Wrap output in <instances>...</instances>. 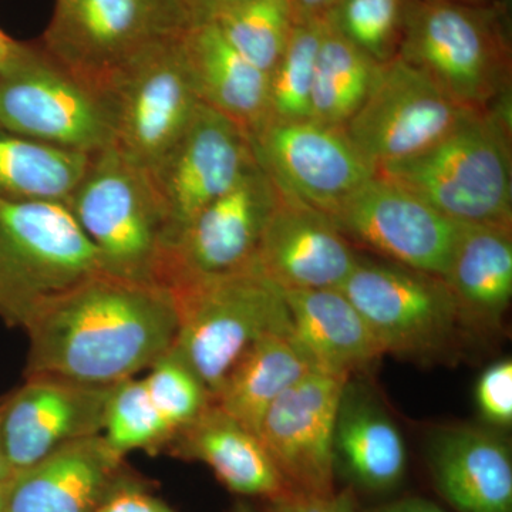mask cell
<instances>
[{
    "label": "cell",
    "mask_w": 512,
    "mask_h": 512,
    "mask_svg": "<svg viewBox=\"0 0 512 512\" xmlns=\"http://www.w3.org/2000/svg\"><path fill=\"white\" fill-rule=\"evenodd\" d=\"M113 386L26 377L20 389L3 399L2 439L12 473L74 441L100 436Z\"/></svg>",
    "instance_id": "e0dca14e"
},
{
    "label": "cell",
    "mask_w": 512,
    "mask_h": 512,
    "mask_svg": "<svg viewBox=\"0 0 512 512\" xmlns=\"http://www.w3.org/2000/svg\"><path fill=\"white\" fill-rule=\"evenodd\" d=\"M365 512H446L439 505L419 497H407L392 503L377 505Z\"/></svg>",
    "instance_id": "f35d334b"
},
{
    "label": "cell",
    "mask_w": 512,
    "mask_h": 512,
    "mask_svg": "<svg viewBox=\"0 0 512 512\" xmlns=\"http://www.w3.org/2000/svg\"><path fill=\"white\" fill-rule=\"evenodd\" d=\"M192 25L187 0H56L42 46L103 92L124 64Z\"/></svg>",
    "instance_id": "ba28073f"
},
{
    "label": "cell",
    "mask_w": 512,
    "mask_h": 512,
    "mask_svg": "<svg viewBox=\"0 0 512 512\" xmlns=\"http://www.w3.org/2000/svg\"><path fill=\"white\" fill-rule=\"evenodd\" d=\"M443 279L460 325L500 328L512 298V227L460 225Z\"/></svg>",
    "instance_id": "cb8c5ba5"
},
{
    "label": "cell",
    "mask_w": 512,
    "mask_h": 512,
    "mask_svg": "<svg viewBox=\"0 0 512 512\" xmlns=\"http://www.w3.org/2000/svg\"><path fill=\"white\" fill-rule=\"evenodd\" d=\"M173 436L174 431L154 406L143 379L130 377L114 384L101 437L117 456L124 458L136 450H161Z\"/></svg>",
    "instance_id": "4dcf8cb0"
},
{
    "label": "cell",
    "mask_w": 512,
    "mask_h": 512,
    "mask_svg": "<svg viewBox=\"0 0 512 512\" xmlns=\"http://www.w3.org/2000/svg\"><path fill=\"white\" fill-rule=\"evenodd\" d=\"M329 218L349 242L440 278L446 274L460 228L413 191L377 174Z\"/></svg>",
    "instance_id": "5bb4252c"
},
{
    "label": "cell",
    "mask_w": 512,
    "mask_h": 512,
    "mask_svg": "<svg viewBox=\"0 0 512 512\" xmlns=\"http://www.w3.org/2000/svg\"><path fill=\"white\" fill-rule=\"evenodd\" d=\"M92 156L0 127V197L66 204Z\"/></svg>",
    "instance_id": "4316f807"
},
{
    "label": "cell",
    "mask_w": 512,
    "mask_h": 512,
    "mask_svg": "<svg viewBox=\"0 0 512 512\" xmlns=\"http://www.w3.org/2000/svg\"><path fill=\"white\" fill-rule=\"evenodd\" d=\"M249 140L256 163L279 191L326 215L376 175L340 127L266 120Z\"/></svg>",
    "instance_id": "4fadbf2b"
},
{
    "label": "cell",
    "mask_w": 512,
    "mask_h": 512,
    "mask_svg": "<svg viewBox=\"0 0 512 512\" xmlns=\"http://www.w3.org/2000/svg\"><path fill=\"white\" fill-rule=\"evenodd\" d=\"M454 2L473 3V5H485V3L495 2V0H454Z\"/></svg>",
    "instance_id": "7bdbcfd3"
},
{
    "label": "cell",
    "mask_w": 512,
    "mask_h": 512,
    "mask_svg": "<svg viewBox=\"0 0 512 512\" xmlns=\"http://www.w3.org/2000/svg\"><path fill=\"white\" fill-rule=\"evenodd\" d=\"M326 19L293 23L281 59L269 73L266 120H311L313 77ZM262 121V123H264Z\"/></svg>",
    "instance_id": "f1b7e54d"
},
{
    "label": "cell",
    "mask_w": 512,
    "mask_h": 512,
    "mask_svg": "<svg viewBox=\"0 0 512 512\" xmlns=\"http://www.w3.org/2000/svg\"><path fill=\"white\" fill-rule=\"evenodd\" d=\"M8 481H3V483H0V512H5V500L6 490H8Z\"/></svg>",
    "instance_id": "b9f144b4"
},
{
    "label": "cell",
    "mask_w": 512,
    "mask_h": 512,
    "mask_svg": "<svg viewBox=\"0 0 512 512\" xmlns=\"http://www.w3.org/2000/svg\"><path fill=\"white\" fill-rule=\"evenodd\" d=\"M510 26L507 0H413L397 56L468 110L504 109L511 107Z\"/></svg>",
    "instance_id": "7a4b0ae2"
},
{
    "label": "cell",
    "mask_w": 512,
    "mask_h": 512,
    "mask_svg": "<svg viewBox=\"0 0 512 512\" xmlns=\"http://www.w3.org/2000/svg\"><path fill=\"white\" fill-rule=\"evenodd\" d=\"M178 329L171 352L214 396L239 357L265 335L291 332L284 292L255 264L171 289Z\"/></svg>",
    "instance_id": "5b68a950"
},
{
    "label": "cell",
    "mask_w": 512,
    "mask_h": 512,
    "mask_svg": "<svg viewBox=\"0 0 512 512\" xmlns=\"http://www.w3.org/2000/svg\"><path fill=\"white\" fill-rule=\"evenodd\" d=\"M180 43L200 103L255 130L268 113L269 74L239 55L214 22L194 23Z\"/></svg>",
    "instance_id": "7402d4cb"
},
{
    "label": "cell",
    "mask_w": 512,
    "mask_h": 512,
    "mask_svg": "<svg viewBox=\"0 0 512 512\" xmlns=\"http://www.w3.org/2000/svg\"><path fill=\"white\" fill-rule=\"evenodd\" d=\"M434 485L457 512H512V454L505 437L484 427L439 429L429 444Z\"/></svg>",
    "instance_id": "ffe728a7"
},
{
    "label": "cell",
    "mask_w": 512,
    "mask_h": 512,
    "mask_svg": "<svg viewBox=\"0 0 512 512\" xmlns=\"http://www.w3.org/2000/svg\"><path fill=\"white\" fill-rule=\"evenodd\" d=\"M346 373L313 369L269 407L258 436L291 493H335V424Z\"/></svg>",
    "instance_id": "2e32d148"
},
{
    "label": "cell",
    "mask_w": 512,
    "mask_h": 512,
    "mask_svg": "<svg viewBox=\"0 0 512 512\" xmlns=\"http://www.w3.org/2000/svg\"><path fill=\"white\" fill-rule=\"evenodd\" d=\"M357 259L329 215L279 191L254 261L272 284L282 291L340 288Z\"/></svg>",
    "instance_id": "ac0fdd59"
},
{
    "label": "cell",
    "mask_w": 512,
    "mask_h": 512,
    "mask_svg": "<svg viewBox=\"0 0 512 512\" xmlns=\"http://www.w3.org/2000/svg\"><path fill=\"white\" fill-rule=\"evenodd\" d=\"M336 0H289L295 22L326 19Z\"/></svg>",
    "instance_id": "74e56055"
},
{
    "label": "cell",
    "mask_w": 512,
    "mask_h": 512,
    "mask_svg": "<svg viewBox=\"0 0 512 512\" xmlns=\"http://www.w3.org/2000/svg\"><path fill=\"white\" fill-rule=\"evenodd\" d=\"M177 329L167 286L97 274L29 323L26 377L113 386L150 369L173 348Z\"/></svg>",
    "instance_id": "6da1fadb"
},
{
    "label": "cell",
    "mask_w": 512,
    "mask_h": 512,
    "mask_svg": "<svg viewBox=\"0 0 512 512\" xmlns=\"http://www.w3.org/2000/svg\"><path fill=\"white\" fill-rule=\"evenodd\" d=\"M104 274L158 284L167 220L150 175L113 146L94 153L66 202Z\"/></svg>",
    "instance_id": "8992f818"
},
{
    "label": "cell",
    "mask_w": 512,
    "mask_h": 512,
    "mask_svg": "<svg viewBox=\"0 0 512 512\" xmlns=\"http://www.w3.org/2000/svg\"><path fill=\"white\" fill-rule=\"evenodd\" d=\"M376 174L458 225L512 227L511 107L476 111L436 146Z\"/></svg>",
    "instance_id": "3957f363"
},
{
    "label": "cell",
    "mask_w": 512,
    "mask_h": 512,
    "mask_svg": "<svg viewBox=\"0 0 512 512\" xmlns=\"http://www.w3.org/2000/svg\"><path fill=\"white\" fill-rule=\"evenodd\" d=\"M175 456L200 461L232 493L278 500L291 494L258 434L211 403L167 444Z\"/></svg>",
    "instance_id": "44dd1931"
},
{
    "label": "cell",
    "mask_w": 512,
    "mask_h": 512,
    "mask_svg": "<svg viewBox=\"0 0 512 512\" xmlns=\"http://www.w3.org/2000/svg\"><path fill=\"white\" fill-rule=\"evenodd\" d=\"M121 470L101 434L74 441L9 478L5 512H97Z\"/></svg>",
    "instance_id": "d6986e66"
},
{
    "label": "cell",
    "mask_w": 512,
    "mask_h": 512,
    "mask_svg": "<svg viewBox=\"0 0 512 512\" xmlns=\"http://www.w3.org/2000/svg\"><path fill=\"white\" fill-rule=\"evenodd\" d=\"M379 63L357 49L326 22L316 60L311 120L330 127L346 126L365 101Z\"/></svg>",
    "instance_id": "83f0119b"
},
{
    "label": "cell",
    "mask_w": 512,
    "mask_h": 512,
    "mask_svg": "<svg viewBox=\"0 0 512 512\" xmlns=\"http://www.w3.org/2000/svg\"><path fill=\"white\" fill-rule=\"evenodd\" d=\"M0 127L80 153L113 146L106 94L70 72L42 45L19 42L0 67Z\"/></svg>",
    "instance_id": "52a82bcc"
},
{
    "label": "cell",
    "mask_w": 512,
    "mask_h": 512,
    "mask_svg": "<svg viewBox=\"0 0 512 512\" xmlns=\"http://www.w3.org/2000/svg\"><path fill=\"white\" fill-rule=\"evenodd\" d=\"M194 23L212 22L221 13L247 0H187Z\"/></svg>",
    "instance_id": "8d00e7d4"
},
{
    "label": "cell",
    "mask_w": 512,
    "mask_h": 512,
    "mask_svg": "<svg viewBox=\"0 0 512 512\" xmlns=\"http://www.w3.org/2000/svg\"><path fill=\"white\" fill-rule=\"evenodd\" d=\"M104 274L92 242L64 202L0 197V318L26 329L74 286Z\"/></svg>",
    "instance_id": "277c9868"
},
{
    "label": "cell",
    "mask_w": 512,
    "mask_h": 512,
    "mask_svg": "<svg viewBox=\"0 0 512 512\" xmlns=\"http://www.w3.org/2000/svg\"><path fill=\"white\" fill-rule=\"evenodd\" d=\"M234 512H255L251 507L247 504H239L237 508H235Z\"/></svg>",
    "instance_id": "ee69618b"
},
{
    "label": "cell",
    "mask_w": 512,
    "mask_h": 512,
    "mask_svg": "<svg viewBox=\"0 0 512 512\" xmlns=\"http://www.w3.org/2000/svg\"><path fill=\"white\" fill-rule=\"evenodd\" d=\"M266 512H359L349 493H291L271 501Z\"/></svg>",
    "instance_id": "d590c367"
},
{
    "label": "cell",
    "mask_w": 512,
    "mask_h": 512,
    "mask_svg": "<svg viewBox=\"0 0 512 512\" xmlns=\"http://www.w3.org/2000/svg\"><path fill=\"white\" fill-rule=\"evenodd\" d=\"M212 22L239 55L269 74L284 53L295 19L289 0H247Z\"/></svg>",
    "instance_id": "f546056e"
},
{
    "label": "cell",
    "mask_w": 512,
    "mask_h": 512,
    "mask_svg": "<svg viewBox=\"0 0 512 512\" xmlns=\"http://www.w3.org/2000/svg\"><path fill=\"white\" fill-rule=\"evenodd\" d=\"M282 292L293 339L319 369L350 376L386 355L366 320L339 288Z\"/></svg>",
    "instance_id": "d4e9b609"
},
{
    "label": "cell",
    "mask_w": 512,
    "mask_h": 512,
    "mask_svg": "<svg viewBox=\"0 0 512 512\" xmlns=\"http://www.w3.org/2000/svg\"><path fill=\"white\" fill-rule=\"evenodd\" d=\"M339 289L390 355L413 359L439 355L461 326L443 278L394 262L359 256Z\"/></svg>",
    "instance_id": "8fae6325"
},
{
    "label": "cell",
    "mask_w": 512,
    "mask_h": 512,
    "mask_svg": "<svg viewBox=\"0 0 512 512\" xmlns=\"http://www.w3.org/2000/svg\"><path fill=\"white\" fill-rule=\"evenodd\" d=\"M279 191L258 163L231 190L211 202L165 249L158 285L173 289L195 279L254 264Z\"/></svg>",
    "instance_id": "7c38bea8"
},
{
    "label": "cell",
    "mask_w": 512,
    "mask_h": 512,
    "mask_svg": "<svg viewBox=\"0 0 512 512\" xmlns=\"http://www.w3.org/2000/svg\"><path fill=\"white\" fill-rule=\"evenodd\" d=\"M255 161L248 131L200 104L180 140L148 173L167 220V247Z\"/></svg>",
    "instance_id": "9a60e30c"
},
{
    "label": "cell",
    "mask_w": 512,
    "mask_h": 512,
    "mask_svg": "<svg viewBox=\"0 0 512 512\" xmlns=\"http://www.w3.org/2000/svg\"><path fill=\"white\" fill-rule=\"evenodd\" d=\"M335 466L370 493H384L402 483L406 443L390 414L363 384L349 382L336 416Z\"/></svg>",
    "instance_id": "603a6c76"
},
{
    "label": "cell",
    "mask_w": 512,
    "mask_h": 512,
    "mask_svg": "<svg viewBox=\"0 0 512 512\" xmlns=\"http://www.w3.org/2000/svg\"><path fill=\"white\" fill-rule=\"evenodd\" d=\"M148 370L147 392L174 434L212 403L207 386L171 349Z\"/></svg>",
    "instance_id": "d6a6232c"
},
{
    "label": "cell",
    "mask_w": 512,
    "mask_h": 512,
    "mask_svg": "<svg viewBox=\"0 0 512 512\" xmlns=\"http://www.w3.org/2000/svg\"><path fill=\"white\" fill-rule=\"evenodd\" d=\"M478 412L488 424L507 429L512 424V362L498 360L478 377L476 384Z\"/></svg>",
    "instance_id": "836d02e7"
},
{
    "label": "cell",
    "mask_w": 512,
    "mask_h": 512,
    "mask_svg": "<svg viewBox=\"0 0 512 512\" xmlns=\"http://www.w3.org/2000/svg\"><path fill=\"white\" fill-rule=\"evenodd\" d=\"M413 0H336L326 15L330 28L376 63L399 55Z\"/></svg>",
    "instance_id": "1f68e13d"
},
{
    "label": "cell",
    "mask_w": 512,
    "mask_h": 512,
    "mask_svg": "<svg viewBox=\"0 0 512 512\" xmlns=\"http://www.w3.org/2000/svg\"><path fill=\"white\" fill-rule=\"evenodd\" d=\"M313 369L316 366L291 332L269 333L239 357L212 403L258 434L269 407Z\"/></svg>",
    "instance_id": "484cf974"
},
{
    "label": "cell",
    "mask_w": 512,
    "mask_h": 512,
    "mask_svg": "<svg viewBox=\"0 0 512 512\" xmlns=\"http://www.w3.org/2000/svg\"><path fill=\"white\" fill-rule=\"evenodd\" d=\"M473 113L397 56L379 64L365 101L343 130L377 173L436 146Z\"/></svg>",
    "instance_id": "30bf717a"
},
{
    "label": "cell",
    "mask_w": 512,
    "mask_h": 512,
    "mask_svg": "<svg viewBox=\"0 0 512 512\" xmlns=\"http://www.w3.org/2000/svg\"><path fill=\"white\" fill-rule=\"evenodd\" d=\"M180 39L148 47L114 73L103 89L113 121V147L147 173L180 140L201 104Z\"/></svg>",
    "instance_id": "9c48e42d"
},
{
    "label": "cell",
    "mask_w": 512,
    "mask_h": 512,
    "mask_svg": "<svg viewBox=\"0 0 512 512\" xmlns=\"http://www.w3.org/2000/svg\"><path fill=\"white\" fill-rule=\"evenodd\" d=\"M18 46L19 42H16V40H13L12 37H9L5 32L0 30V67L8 62L10 56L18 49Z\"/></svg>",
    "instance_id": "60d3db41"
},
{
    "label": "cell",
    "mask_w": 512,
    "mask_h": 512,
    "mask_svg": "<svg viewBox=\"0 0 512 512\" xmlns=\"http://www.w3.org/2000/svg\"><path fill=\"white\" fill-rule=\"evenodd\" d=\"M2 409L3 400H0V483H3V481H8L9 478L13 476L12 468H10L8 458H6L5 446H3Z\"/></svg>",
    "instance_id": "ab89813d"
},
{
    "label": "cell",
    "mask_w": 512,
    "mask_h": 512,
    "mask_svg": "<svg viewBox=\"0 0 512 512\" xmlns=\"http://www.w3.org/2000/svg\"><path fill=\"white\" fill-rule=\"evenodd\" d=\"M97 512H175L137 483L121 477Z\"/></svg>",
    "instance_id": "e575fe53"
}]
</instances>
